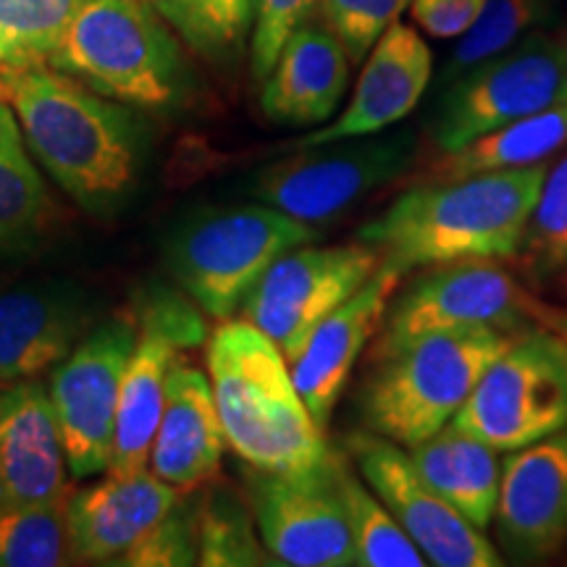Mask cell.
<instances>
[{"label": "cell", "mask_w": 567, "mask_h": 567, "mask_svg": "<svg viewBox=\"0 0 567 567\" xmlns=\"http://www.w3.org/2000/svg\"><path fill=\"white\" fill-rule=\"evenodd\" d=\"M549 161L507 172L429 179L360 229V243L400 268L513 258L526 243Z\"/></svg>", "instance_id": "cell-1"}, {"label": "cell", "mask_w": 567, "mask_h": 567, "mask_svg": "<svg viewBox=\"0 0 567 567\" xmlns=\"http://www.w3.org/2000/svg\"><path fill=\"white\" fill-rule=\"evenodd\" d=\"M0 95L48 174L84 208L105 210L132 187L140 132L116 101L48 63L0 69Z\"/></svg>", "instance_id": "cell-2"}, {"label": "cell", "mask_w": 567, "mask_h": 567, "mask_svg": "<svg viewBox=\"0 0 567 567\" xmlns=\"http://www.w3.org/2000/svg\"><path fill=\"white\" fill-rule=\"evenodd\" d=\"M208 375L231 452L258 471L302 476L331 455L292 368L271 337L245 318L226 321L208 342Z\"/></svg>", "instance_id": "cell-3"}, {"label": "cell", "mask_w": 567, "mask_h": 567, "mask_svg": "<svg viewBox=\"0 0 567 567\" xmlns=\"http://www.w3.org/2000/svg\"><path fill=\"white\" fill-rule=\"evenodd\" d=\"M509 339L496 329L439 331L375 358L379 365L360 392L368 431L405 450L434 436L465 405Z\"/></svg>", "instance_id": "cell-4"}, {"label": "cell", "mask_w": 567, "mask_h": 567, "mask_svg": "<svg viewBox=\"0 0 567 567\" xmlns=\"http://www.w3.org/2000/svg\"><path fill=\"white\" fill-rule=\"evenodd\" d=\"M48 66L137 109L179 101L187 74L172 27L147 0H84Z\"/></svg>", "instance_id": "cell-5"}, {"label": "cell", "mask_w": 567, "mask_h": 567, "mask_svg": "<svg viewBox=\"0 0 567 567\" xmlns=\"http://www.w3.org/2000/svg\"><path fill=\"white\" fill-rule=\"evenodd\" d=\"M318 239L313 224L271 205H234L182 226L168 243V268L205 316L224 321L243 308L274 260Z\"/></svg>", "instance_id": "cell-6"}, {"label": "cell", "mask_w": 567, "mask_h": 567, "mask_svg": "<svg viewBox=\"0 0 567 567\" xmlns=\"http://www.w3.org/2000/svg\"><path fill=\"white\" fill-rule=\"evenodd\" d=\"M452 423L513 452L567 425V342L563 334L523 329L492 360Z\"/></svg>", "instance_id": "cell-7"}, {"label": "cell", "mask_w": 567, "mask_h": 567, "mask_svg": "<svg viewBox=\"0 0 567 567\" xmlns=\"http://www.w3.org/2000/svg\"><path fill=\"white\" fill-rule=\"evenodd\" d=\"M567 103V40L534 32L446 84L431 124L442 153L530 113Z\"/></svg>", "instance_id": "cell-8"}, {"label": "cell", "mask_w": 567, "mask_h": 567, "mask_svg": "<svg viewBox=\"0 0 567 567\" xmlns=\"http://www.w3.org/2000/svg\"><path fill=\"white\" fill-rule=\"evenodd\" d=\"M255 176L250 193L305 224H326L363 197L400 179L415 161L410 134H365L302 147Z\"/></svg>", "instance_id": "cell-9"}, {"label": "cell", "mask_w": 567, "mask_h": 567, "mask_svg": "<svg viewBox=\"0 0 567 567\" xmlns=\"http://www.w3.org/2000/svg\"><path fill=\"white\" fill-rule=\"evenodd\" d=\"M137 342V318L124 310L92 326L51 379V402L61 425L69 473H105L113 455L116 410L126 363Z\"/></svg>", "instance_id": "cell-10"}, {"label": "cell", "mask_w": 567, "mask_h": 567, "mask_svg": "<svg viewBox=\"0 0 567 567\" xmlns=\"http://www.w3.org/2000/svg\"><path fill=\"white\" fill-rule=\"evenodd\" d=\"M381 266V255L365 243L302 245L274 260L243 302V318L295 360L316 326L358 292Z\"/></svg>", "instance_id": "cell-11"}, {"label": "cell", "mask_w": 567, "mask_h": 567, "mask_svg": "<svg viewBox=\"0 0 567 567\" xmlns=\"http://www.w3.org/2000/svg\"><path fill=\"white\" fill-rule=\"evenodd\" d=\"M530 305L517 281L494 260H460L431 266L400 297H392L373 360L417 337L460 329H528Z\"/></svg>", "instance_id": "cell-12"}, {"label": "cell", "mask_w": 567, "mask_h": 567, "mask_svg": "<svg viewBox=\"0 0 567 567\" xmlns=\"http://www.w3.org/2000/svg\"><path fill=\"white\" fill-rule=\"evenodd\" d=\"M132 310L137 318V342L124 371L113 455L105 473H140L151 465L168 371L182 350L208 342L203 310L172 289H153Z\"/></svg>", "instance_id": "cell-13"}, {"label": "cell", "mask_w": 567, "mask_h": 567, "mask_svg": "<svg viewBox=\"0 0 567 567\" xmlns=\"http://www.w3.org/2000/svg\"><path fill=\"white\" fill-rule=\"evenodd\" d=\"M344 455L360 478L405 528L425 563L436 567H499V549L417 471L405 446L373 431L344 439Z\"/></svg>", "instance_id": "cell-14"}, {"label": "cell", "mask_w": 567, "mask_h": 567, "mask_svg": "<svg viewBox=\"0 0 567 567\" xmlns=\"http://www.w3.org/2000/svg\"><path fill=\"white\" fill-rule=\"evenodd\" d=\"M334 450L313 473L258 471L247 465L245 484L260 542L276 565H358L342 499L334 486Z\"/></svg>", "instance_id": "cell-15"}, {"label": "cell", "mask_w": 567, "mask_h": 567, "mask_svg": "<svg viewBox=\"0 0 567 567\" xmlns=\"http://www.w3.org/2000/svg\"><path fill=\"white\" fill-rule=\"evenodd\" d=\"M494 520L502 544L520 559H547L565 547L567 425L505 457Z\"/></svg>", "instance_id": "cell-16"}, {"label": "cell", "mask_w": 567, "mask_h": 567, "mask_svg": "<svg viewBox=\"0 0 567 567\" xmlns=\"http://www.w3.org/2000/svg\"><path fill=\"white\" fill-rule=\"evenodd\" d=\"M402 276L405 274L400 268L381 260L371 279L350 300L339 305L334 313L326 316L302 344V350L295 354V360H289L297 392L321 431L329 429L331 413L350 381L360 352L365 350L373 334H379Z\"/></svg>", "instance_id": "cell-17"}, {"label": "cell", "mask_w": 567, "mask_h": 567, "mask_svg": "<svg viewBox=\"0 0 567 567\" xmlns=\"http://www.w3.org/2000/svg\"><path fill=\"white\" fill-rule=\"evenodd\" d=\"M51 392L38 379L0 389V513L71 494Z\"/></svg>", "instance_id": "cell-18"}, {"label": "cell", "mask_w": 567, "mask_h": 567, "mask_svg": "<svg viewBox=\"0 0 567 567\" xmlns=\"http://www.w3.org/2000/svg\"><path fill=\"white\" fill-rule=\"evenodd\" d=\"M434 76V55L421 34L394 21L365 55L360 80L334 122L305 134L297 147L386 132L415 109Z\"/></svg>", "instance_id": "cell-19"}, {"label": "cell", "mask_w": 567, "mask_h": 567, "mask_svg": "<svg viewBox=\"0 0 567 567\" xmlns=\"http://www.w3.org/2000/svg\"><path fill=\"white\" fill-rule=\"evenodd\" d=\"M184 492L153 471L109 473L69 496V549L76 563L113 565L172 509Z\"/></svg>", "instance_id": "cell-20"}, {"label": "cell", "mask_w": 567, "mask_h": 567, "mask_svg": "<svg viewBox=\"0 0 567 567\" xmlns=\"http://www.w3.org/2000/svg\"><path fill=\"white\" fill-rule=\"evenodd\" d=\"M90 305L69 284L0 292V384L38 379L61 365L92 329Z\"/></svg>", "instance_id": "cell-21"}, {"label": "cell", "mask_w": 567, "mask_h": 567, "mask_svg": "<svg viewBox=\"0 0 567 567\" xmlns=\"http://www.w3.org/2000/svg\"><path fill=\"white\" fill-rule=\"evenodd\" d=\"M224 429L218 421L210 379L182 354L166 381V402L151 450V471L182 492L203 488L216 478L224 457Z\"/></svg>", "instance_id": "cell-22"}, {"label": "cell", "mask_w": 567, "mask_h": 567, "mask_svg": "<svg viewBox=\"0 0 567 567\" xmlns=\"http://www.w3.org/2000/svg\"><path fill=\"white\" fill-rule=\"evenodd\" d=\"M350 84V59L321 21H305L289 34L264 80L260 109L274 124H329Z\"/></svg>", "instance_id": "cell-23"}, {"label": "cell", "mask_w": 567, "mask_h": 567, "mask_svg": "<svg viewBox=\"0 0 567 567\" xmlns=\"http://www.w3.org/2000/svg\"><path fill=\"white\" fill-rule=\"evenodd\" d=\"M408 452L423 478L460 515L486 534L494 523L502 481V463L494 446L450 421L434 436L410 446Z\"/></svg>", "instance_id": "cell-24"}, {"label": "cell", "mask_w": 567, "mask_h": 567, "mask_svg": "<svg viewBox=\"0 0 567 567\" xmlns=\"http://www.w3.org/2000/svg\"><path fill=\"white\" fill-rule=\"evenodd\" d=\"M567 145V103L530 113L505 126L481 134L460 151L444 153L429 179H460L471 174L507 172V168L547 163Z\"/></svg>", "instance_id": "cell-25"}, {"label": "cell", "mask_w": 567, "mask_h": 567, "mask_svg": "<svg viewBox=\"0 0 567 567\" xmlns=\"http://www.w3.org/2000/svg\"><path fill=\"white\" fill-rule=\"evenodd\" d=\"M334 486L342 499L347 523L360 567H423V551L394 520L384 502L371 492V486L352 471V460L344 450H334Z\"/></svg>", "instance_id": "cell-26"}, {"label": "cell", "mask_w": 567, "mask_h": 567, "mask_svg": "<svg viewBox=\"0 0 567 567\" xmlns=\"http://www.w3.org/2000/svg\"><path fill=\"white\" fill-rule=\"evenodd\" d=\"M197 565H276L260 542L250 502L226 486L197 492Z\"/></svg>", "instance_id": "cell-27"}, {"label": "cell", "mask_w": 567, "mask_h": 567, "mask_svg": "<svg viewBox=\"0 0 567 567\" xmlns=\"http://www.w3.org/2000/svg\"><path fill=\"white\" fill-rule=\"evenodd\" d=\"M193 51L229 61L245 48L255 21V0H147Z\"/></svg>", "instance_id": "cell-28"}, {"label": "cell", "mask_w": 567, "mask_h": 567, "mask_svg": "<svg viewBox=\"0 0 567 567\" xmlns=\"http://www.w3.org/2000/svg\"><path fill=\"white\" fill-rule=\"evenodd\" d=\"M84 0H0V69L51 63Z\"/></svg>", "instance_id": "cell-29"}, {"label": "cell", "mask_w": 567, "mask_h": 567, "mask_svg": "<svg viewBox=\"0 0 567 567\" xmlns=\"http://www.w3.org/2000/svg\"><path fill=\"white\" fill-rule=\"evenodd\" d=\"M69 496L0 513V567H59L74 563L66 526Z\"/></svg>", "instance_id": "cell-30"}, {"label": "cell", "mask_w": 567, "mask_h": 567, "mask_svg": "<svg viewBox=\"0 0 567 567\" xmlns=\"http://www.w3.org/2000/svg\"><path fill=\"white\" fill-rule=\"evenodd\" d=\"M549 0H484V11L452 51L444 69V84L455 82L467 69L507 51L547 17Z\"/></svg>", "instance_id": "cell-31"}, {"label": "cell", "mask_w": 567, "mask_h": 567, "mask_svg": "<svg viewBox=\"0 0 567 567\" xmlns=\"http://www.w3.org/2000/svg\"><path fill=\"white\" fill-rule=\"evenodd\" d=\"M113 565L182 567L197 565V488H189L155 526Z\"/></svg>", "instance_id": "cell-32"}, {"label": "cell", "mask_w": 567, "mask_h": 567, "mask_svg": "<svg viewBox=\"0 0 567 567\" xmlns=\"http://www.w3.org/2000/svg\"><path fill=\"white\" fill-rule=\"evenodd\" d=\"M410 0H318V21L342 42L350 63H363Z\"/></svg>", "instance_id": "cell-33"}, {"label": "cell", "mask_w": 567, "mask_h": 567, "mask_svg": "<svg viewBox=\"0 0 567 567\" xmlns=\"http://www.w3.org/2000/svg\"><path fill=\"white\" fill-rule=\"evenodd\" d=\"M45 210V182L24 147L0 153V243L34 229Z\"/></svg>", "instance_id": "cell-34"}, {"label": "cell", "mask_w": 567, "mask_h": 567, "mask_svg": "<svg viewBox=\"0 0 567 567\" xmlns=\"http://www.w3.org/2000/svg\"><path fill=\"white\" fill-rule=\"evenodd\" d=\"M526 243L544 268L567 266V153L557 166H549L530 216Z\"/></svg>", "instance_id": "cell-35"}, {"label": "cell", "mask_w": 567, "mask_h": 567, "mask_svg": "<svg viewBox=\"0 0 567 567\" xmlns=\"http://www.w3.org/2000/svg\"><path fill=\"white\" fill-rule=\"evenodd\" d=\"M318 0H255V21L250 34V69L264 82L274 69L284 42L316 11Z\"/></svg>", "instance_id": "cell-36"}, {"label": "cell", "mask_w": 567, "mask_h": 567, "mask_svg": "<svg viewBox=\"0 0 567 567\" xmlns=\"http://www.w3.org/2000/svg\"><path fill=\"white\" fill-rule=\"evenodd\" d=\"M408 9L431 38H463L484 11V0H410Z\"/></svg>", "instance_id": "cell-37"}, {"label": "cell", "mask_w": 567, "mask_h": 567, "mask_svg": "<svg viewBox=\"0 0 567 567\" xmlns=\"http://www.w3.org/2000/svg\"><path fill=\"white\" fill-rule=\"evenodd\" d=\"M21 140L24 137H21L17 113H13L9 101L0 95V153L17 151V147H21Z\"/></svg>", "instance_id": "cell-38"}, {"label": "cell", "mask_w": 567, "mask_h": 567, "mask_svg": "<svg viewBox=\"0 0 567 567\" xmlns=\"http://www.w3.org/2000/svg\"><path fill=\"white\" fill-rule=\"evenodd\" d=\"M563 337H565V342H567V321H565V326H563Z\"/></svg>", "instance_id": "cell-39"}]
</instances>
